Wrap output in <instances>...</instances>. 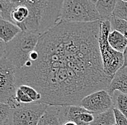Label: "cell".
I'll list each match as a JSON object with an SVG mask.
<instances>
[{
	"label": "cell",
	"instance_id": "obj_1",
	"mask_svg": "<svg viewBox=\"0 0 127 125\" xmlns=\"http://www.w3.org/2000/svg\"><path fill=\"white\" fill-rule=\"evenodd\" d=\"M101 21H60L41 35L30 61L16 69L17 88L31 86L49 106H78L90 94L107 91L112 78L103 70Z\"/></svg>",
	"mask_w": 127,
	"mask_h": 125
},
{
	"label": "cell",
	"instance_id": "obj_2",
	"mask_svg": "<svg viewBox=\"0 0 127 125\" xmlns=\"http://www.w3.org/2000/svg\"><path fill=\"white\" fill-rule=\"evenodd\" d=\"M64 0H0L1 18L43 35L60 22Z\"/></svg>",
	"mask_w": 127,
	"mask_h": 125
},
{
	"label": "cell",
	"instance_id": "obj_3",
	"mask_svg": "<svg viewBox=\"0 0 127 125\" xmlns=\"http://www.w3.org/2000/svg\"><path fill=\"white\" fill-rule=\"evenodd\" d=\"M40 35L22 31L8 43L0 40V54L11 62L16 69L24 67L30 61L31 53L38 45Z\"/></svg>",
	"mask_w": 127,
	"mask_h": 125
},
{
	"label": "cell",
	"instance_id": "obj_4",
	"mask_svg": "<svg viewBox=\"0 0 127 125\" xmlns=\"http://www.w3.org/2000/svg\"><path fill=\"white\" fill-rule=\"evenodd\" d=\"M111 32L109 20H103L100 24L99 36V47L105 73L111 78H113L116 72L124 66V58L122 53L113 49L108 42V36Z\"/></svg>",
	"mask_w": 127,
	"mask_h": 125
},
{
	"label": "cell",
	"instance_id": "obj_5",
	"mask_svg": "<svg viewBox=\"0 0 127 125\" xmlns=\"http://www.w3.org/2000/svg\"><path fill=\"white\" fill-rule=\"evenodd\" d=\"M103 20L91 0H64L60 21L93 22Z\"/></svg>",
	"mask_w": 127,
	"mask_h": 125
},
{
	"label": "cell",
	"instance_id": "obj_6",
	"mask_svg": "<svg viewBox=\"0 0 127 125\" xmlns=\"http://www.w3.org/2000/svg\"><path fill=\"white\" fill-rule=\"evenodd\" d=\"M0 60V102L12 109L19 108L23 104L16 99L18 88L15 81V67L4 56H1Z\"/></svg>",
	"mask_w": 127,
	"mask_h": 125
},
{
	"label": "cell",
	"instance_id": "obj_7",
	"mask_svg": "<svg viewBox=\"0 0 127 125\" xmlns=\"http://www.w3.org/2000/svg\"><path fill=\"white\" fill-rule=\"evenodd\" d=\"M49 105L32 102L23 104L20 107L12 109V125H38L40 118L46 111Z\"/></svg>",
	"mask_w": 127,
	"mask_h": 125
},
{
	"label": "cell",
	"instance_id": "obj_8",
	"mask_svg": "<svg viewBox=\"0 0 127 125\" xmlns=\"http://www.w3.org/2000/svg\"><path fill=\"white\" fill-rule=\"evenodd\" d=\"M79 106L97 114L114 108L113 99L106 90H100L85 96Z\"/></svg>",
	"mask_w": 127,
	"mask_h": 125
},
{
	"label": "cell",
	"instance_id": "obj_9",
	"mask_svg": "<svg viewBox=\"0 0 127 125\" xmlns=\"http://www.w3.org/2000/svg\"><path fill=\"white\" fill-rule=\"evenodd\" d=\"M58 117L61 125L66 122H74L77 117L82 113L88 112L89 111L85 108L78 106H56Z\"/></svg>",
	"mask_w": 127,
	"mask_h": 125
},
{
	"label": "cell",
	"instance_id": "obj_10",
	"mask_svg": "<svg viewBox=\"0 0 127 125\" xmlns=\"http://www.w3.org/2000/svg\"><path fill=\"white\" fill-rule=\"evenodd\" d=\"M116 91L127 94V67H122L116 72L107 89L111 96Z\"/></svg>",
	"mask_w": 127,
	"mask_h": 125
},
{
	"label": "cell",
	"instance_id": "obj_11",
	"mask_svg": "<svg viewBox=\"0 0 127 125\" xmlns=\"http://www.w3.org/2000/svg\"><path fill=\"white\" fill-rule=\"evenodd\" d=\"M22 32V30L15 24L5 20H0V39L4 43H8Z\"/></svg>",
	"mask_w": 127,
	"mask_h": 125
},
{
	"label": "cell",
	"instance_id": "obj_12",
	"mask_svg": "<svg viewBox=\"0 0 127 125\" xmlns=\"http://www.w3.org/2000/svg\"><path fill=\"white\" fill-rule=\"evenodd\" d=\"M108 42L113 49L122 53L127 47V38L116 30H111L108 36Z\"/></svg>",
	"mask_w": 127,
	"mask_h": 125
},
{
	"label": "cell",
	"instance_id": "obj_13",
	"mask_svg": "<svg viewBox=\"0 0 127 125\" xmlns=\"http://www.w3.org/2000/svg\"><path fill=\"white\" fill-rule=\"evenodd\" d=\"M119 0H98L95 4L97 12L103 20H108L113 15Z\"/></svg>",
	"mask_w": 127,
	"mask_h": 125
},
{
	"label": "cell",
	"instance_id": "obj_14",
	"mask_svg": "<svg viewBox=\"0 0 127 125\" xmlns=\"http://www.w3.org/2000/svg\"><path fill=\"white\" fill-rule=\"evenodd\" d=\"M38 125H61L56 106H48L46 111L40 118Z\"/></svg>",
	"mask_w": 127,
	"mask_h": 125
},
{
	"label": "cell",
	"instance_id": "obj_15",
	"mask_svg": "<svg viewBox=\"0 0 127 125\" xmlns=\"http://www.w3.org/2000/svg\"><path fill=\"white\" fill-rule=\"evenodd\" d=\"M94 115L95 119L90 125H114L116 124L113 108L103 113Z\"/></svg>",
	"mask_w": 127,
	"mask_h": 125
},
{
	"label": "cell",
	"instance_id": "obj_16",
	"mask_svg": "<svg viewBox=\"0 0 127 125\" xmlns=\"http://www.w3.org/2000/svg\"><path fill=\"white\" fill-rule=\"evenodd\" d=\"M113 106L127 117V94L116 91L112 96Z\"/></svg>",
	"mask_w": 127,
	"mask_h": 125
},
{
	"label": "cell",
	"instance_id": "obj_17",
	"mask_svg": "<svg viewBox=\"0 0 127 125\" xmlns=\"http://www.w3.org/2000/svg\"><path fill=\"white\" fill-rule=\"evenodd\" d=\"M111 22V30H116L121 32L127 38V21L112 15L108 19Z\"/></svg>",
	"mask_w": 127,
	"mask_h": 125
},
{
	"label": "cell",
	"instance_id": "obj_18",
	"mask_svg": "<svg viewBox=\"0 0 127 125\" xmlns=\"http://www.w3.org/2000/svg\"><path fill=\"white\" fill-rule=\"evenodd\" d=\"M12 109L6 104L0 103V125H12Z\"/></svg>",
	"mask_w": 127,
	"mask_h": 125
},
{
	"label": "cell",
	"instance_id": "obj_19",
	"mask_svg": "<svg viewBox=\"0 0 127 125\" xmlns=\"http://www.w3.org/2000/svg\"><path fill=\"white\" fill-rule=\"evenodd\" d=\"M113 15L127 21V2L119 0Z\"/></svg>",
	"mask_w": 127,
	"mask_h": 125
},
{
	"label": "cell",
	"instance_id": "obj_20",
	"mask_svg": "<svg viewBox=\"0 0 127 125\" xmlns=\"http://www.w3.org/2000/svg\"><path fill=\"white\" fill-rule=\"evenodd\" d=\"M19 88H20L25 94H28V96L33 101V102L40 103L42 96L35 88L28 85H22V86H19Z\"/></svg>",
	"mask_w": 127,
	"mask_h": 125
},
{
	"label": "cell",
	"instance_id": "obj_21",
	"mask_svg": "<svg viewBox=\"0 0 127 125\" xmlns=\"http://www.w3.org/2000/svg\"><path fill=\"white\" fill-rule=\"evenodd\" d=\"M16 99L19 103L23 104H31L33 102V101L28 96V95L25 94L23 91H22L19 88H17V92H16Z\"/></svg>",
	"mask_w": 127,
	"mask_h": 125
},
{
	"label": "cell",
	"instance_id": "obj_22",
	"mask_svg": "<svg viewBox=\"0 0 127 125\" xmlns=\"http://www.w3.org/2000/svg\"><path fill=\"white\" fill-rule=\"evenodd\" d=\"M116 124L117 125H127V117L119 109L113 108Z\"/></svg>",
	"mask_w": 127,
	"mask_h": 125
},
{
	"label": "cell",
	"instance_id": "obj_23",
	"mask_svg": "<svg viewBox=\"0 0 127 125\" xmlns=\"http://www.w3.org/2000/svg\"><path fill=\"white\" fill-rule=\"evenodd\" d=\"M124 55V67H127V47L126 50H124V52L123 53Z\"/></svg>",
	"mask_w": 127,
	"mask_h": 125
},
{
	"label": "cell",
	"instance_id": "obj_24",
	"mask_svg": "<svg viewBox=\"0 0 127 125\" xmlns=\"http://www.w3.org/2000/svg\"><path fill=\"white\" fill-rule=\"evenodd\" d=\"M62 125H77L75 122H66L65 123H64Z\"/></svg>",
	"mask_w": 127,
	"mask_h": 125
},
{
	"label": "cell",
	"instance_id": "obj_25",
	"mask_svg": "<svg viewBox=\"0 0 127 125\" xmlns=\"http://www.w3.org/2000/svg\"><path fill=\"white\" fill-rule=\"evenodd\" d=\"M91 1H93V3H95V4H96V3H97V1L98 0H91Z\"/></svg>",
	"mask_w": 127,
	"mask_h": 125
},
{
	"label": "cell",
	"instance_id": "obj_26",
	"mask_svg": "<svg viewBox=\"0 0 127 125\" xmlns=\"http://www.w3.org/2000/svg\"><path fill=\"white\" fill-rule=\"evenodd\" d=\"M121 1H126V2H127V0H121Z\"/></svg>",
	"mask_w": 127,
	"mask_h": 125
},
{
	"label": "cell",
	"instance_id": "obj_27",
	"mask_svg": "<svg viewBox=\"0 0 127 125\" xmlns=\"http://www.w3.org/2000/svg\"><path fill=\"white\" fill-rule=\"evenodd\" d=\"M116 125V124H115V125Z\"/></svg>",
	"mask_w": 127,
	"mask_h": 125
}]
</instances>
